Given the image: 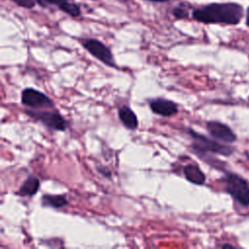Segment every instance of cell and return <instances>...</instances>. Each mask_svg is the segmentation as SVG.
<instances>
[{"label":"cell","mask_w":249,"mask_h":249,"mask_svg":"<svg viewBox=\"0 0 249 249\" xmlns=\"http://www.w3.org/2000/svg\"><path fill=\"white\" fill-rule=\"evenodd\" d=\"M227 192L241 205H249V186L240 176L230 173L225 178Z\"/></svg>","instance_id":"obj_4"},{"label":"cell","mask_w":249,"mask_h":249,"mask_svg":"<svg viewBox=\"0 0 249 249\" xmlns=\"http://www.w3.org/2000/svg\"><path fill=\"white\" fill-rule=\"evenodd\" d=\"M20 100L23 105L35 110L54 107V103L48 95L32 88H26L21 91Z\"/></svg>","instance_id":"obj_6"},{"label":"cell","mask_w":249,"mask_h":249,"mask_svg":"<svg viewBox=\"0 0 249 249\" xmlns=\"http://www.w3.org/2000/svg\"><path fill=\"white\" fill-rule=\"evenodd\" d=\"M30 118L39 121L42 123L45 126H47L50 129L53 130H59L64 131L68 128L69 124L68 122L63 118L62 115H60L56 111H38L35 109H29L24 111Z\"/></svg>","instance_id":"obj_3"},{"label":"cell","mask_w":249,"mask_h":249,"mask_svg":"<svg viewBox=\"0 0 249 249\" xmlns=\"http://www.w3.org/2000/svg\"><path fill=\"white\" fill-rule=\"evenodd\" d=\"M206 129L213 138L222 142L232 143L236 140V136L233 131L225 124L211 121L206 124Z\"/></svg>","instance_id":"obj_7"},{"label":"cell","mask_w":249,"mask_h":249,"mask_svg":"<svg viewBox=\"0 0 249 249\" xmlns=\"http://www.w3.org/2000/svg\"><path fill=\"white\" fill-rule=\"evenodd\" d=\"M40 188V180L35 176H28L19 188L18 195L23 196H34Z\"/></svg>","instance_id":"obj_11"},{"label":"cell","mask_w":249,"mask_h":249,"mask_svg":"<svg viewBox=\"0 0 249 249\" xmlns=\"http://www.w3.org/2000/svg\"><path fill=\"white\" fill-rule=\"evenodd\" d=\"M246 156H247V158H248V160H249V153H247V154H246Z\"/></svg>","instance_id":"obj_20"},{"label":"cell","mask_w":249,"mask_h":249,"mask_svg":"<svg viewBox=\"0 0 249 249\" xmlns=\"http://www.w3.org/2000/svg\"><path fill=\"white\" fill-rule=\"evenodd\" d=\"M146 1H150V2H166L169 0H146Z\"/></svg>","instance_id":"obj_19"},{"label":"cell","mask_w":249,"mask_h":249,"mask_svg":"<svg viewBox=\"0 0 249 249\" xmlns=\"http://www.w3.org/2000/svg\"><path fill=\"white\" fill-rule=\"evenodd\" d=\"M18 6L26 8V9H31L35 7L36 5H41L45 6V0H13Z\"/></svg>","instance_id":"obj_14"},{"label":"cell","mask_w":249,"mask_h":249,"mask_svg":"<svg viewBox=\"0 0 249 249\" xmlns=\"http://www.w3.org/2000/svg\"><path fill=\"white\" fill-rule=\"evenodd\" d=\"M68 199L64 195H44L42 196V204L44 206L58 209L68 205Z\"/></svg>","instance_id":"obj_12"},{"label":"cell","mask_w":249,"mask_h":249,"mask_svg":"<svg viewBox=\"0 0 249 249\" xmlns=\"http://www.w3.org/2000/svg\"><path fill=\"white\" fill-rule=\"evenodd\" d=\"M149 106L153 113L161 117H171L178 113L175 102L166 98H154L149 100Z\"/></svg>","instance_id":"obj_8"},{"label":"cell","mask_w":249,"mask_h":249,"mask_svg":"<svg viewBox=\"0 0 249 249\" xmlns=\"http://www.w3.org/2000/svg\"><path fill=\"white\" fill-rule=\"evenodd\" d=\"M97 170H98V172L100 173V174H102L104 177H106V178H108V179H110L111 177H112V174H111V171L109 170V168H107V167H104V166H97Z\"/></svg>","instance_id":"obj_16"},{"label":"cell","mask_w":249,"mask_h":249,"mask_svg":"<svg viewBox=\"0 0 249 249\" xmlns=\"http://www.w3.org/2000/svg\"><path fill=\"white\" fill-rule=\"evenodd\" d=\"M68 1H71V0H45V2H47L49 4H54V5H57V6L63 4L65 2H68Z\"/></svg>","instance_id":"obj_17"},{"label":"cell","mask_w":249,"mask_h":249,"mask_svg":"<svg viewBox=\"0 0 249 249\" xmlns=\"http://www.w3.org/2000/svg\"><path fill=\"white\" fill-rule=\"evenodd\" d=\"M185 178L196 185H202L205 182V174L196 163H188L183 167Z\"/></svg>","instance_id":"obj_9"},{"label":"cell","mask_w":249,"mask_h":249,"mask_svg":"<svg viewBox=\"0 0 249 249\" xmlns=\"http://www.w3.org/2000/svg\"><path fill=\"white\" fill-rule=\"evenodd\" d=\"M172 15L178 18V19H182V18H186L189 17V11L186 7V5L184 4H180L178 6H176L173 10H172Z\"/></svg>","instance_id":"obj_15"},{"label":"cell","mask_w":249,"mask_h":249,"mask_svg":"<svg viewBox=\"0 0 249 249\" xmlns=\"http://www.w3.org/2000/svg\"><path fill=\"white\" fill-rule=\"evenodd\" d=\"M118 116L122 124L128 129H135L138 126V119L135 113L128 106H122L118 111Z\"/></svg>","instance_id":"obj_10"},{"label":"cell","mask_w":249,"mask_h":249,"mask_svg":"<svg viewBox=\"0 0 249 249\" xmlns=\"http://www.w3.org/2000/svg\"><path fill=\"white\" fill-rule=\"evenodd\" d=\"M246 24L249 26V8L247 9V13H246Z\"/></svg>","instance_id":"obj_18"},{"label":"cell","mask_w":249,"mask_h":249,"mask_svg":"<svg viewBox=\"0 0 249 249\" xmlns=\"http://www.w3.org/2000/svg\"><path fill=\"white\" fill-rule=\"evenodd\" d=\"M58 8H59L62 12L66 13L67 15H69V16H71V17H73V18H76V17H78V16L81 15V9H80V7H79L77 4H75L74 2H72V0H71V1H68V2H65V3H63V4H61V5H59Z\"/></svg>","instance_id":"obj_13"},{"label":"cell","mask_w":249,"mask_h":249,"mask_svg":"<svg viewBox=\"0 0 249 249\" xmlns=\"http://www.w3.org/2000/svg\"><path fill=\"white\" fill-rule=\"evenodd\" d=\"M193 18L202 23L237 24L243 17V8L237 3H211L196 8L192 13Z\"/></svg>","instance_id":"obj_1"},{"label":"cell","mask_w":249,"mask_h":249,"mask_svg":"<svg viewBox=\"0 0 249 249\" xmlns=\"http://www.w3.org/2000/svg\"><path fill=\"white\" fill-rule=\"evenodd\" d=\"M82 45L92 56L100 60L105 65L109 67L117 66L111 50L101 41L94 38H89L83 41Z\"/></svg>","instance_id":"obj_5"},{"label":"cell","mask_w":249,"mask_h":249,"mask_svg":"<svg viewBox=\"0 0 249 249\" xmlns=\"http://www.w3.org/2000/svg\"><path fill=\"white\" fill-rule=\"evenodd\" d=\"M188 134L193 139L192 148L197 155L205 153H214L223 156H230L233 152L232 148L223 145L215 140H211L206 136L199 134L198 132L192 128L188 129Z\"/></svg>","instance_id":"obj_2"}]
</instances>
